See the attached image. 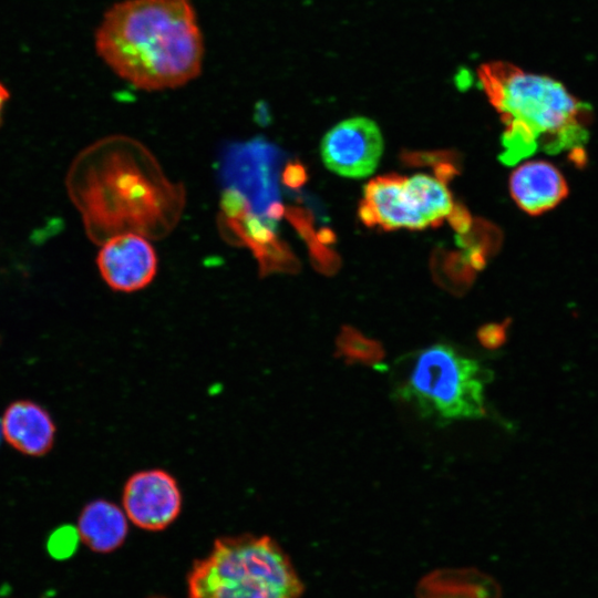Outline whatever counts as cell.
I'll use <instances>...</instances> for the list:
<instances>
[{
  "label": "cell",
  "mask_w": 598,
  "mask_h": 598,
  "mask_svg": "<svg viewBox=\"0 0 598 598\" xmlns=\"http://www.w3.org/2000/svg\"><path fill=\"white\" fill-rule=\"evenodd\" d=\"M509 190L524 212L537 215L557 205L566 196L567 185L555 166L544 161H532L512 173Z\"/></svg>",
  "instance_id": "cell-10"
},
{
  "label": "cell",
  "mask_w": 598,
  "mask_h": 598,
  "mask_svg": "<svg viewBox=\"0 0 598 598\" xmlns=\"http://www.w3.org/2000/svg\"><path fill=\"white\" fill-rule=\"evenodd\" d=\"M334 355L346 364L380 368L385 358L382 343L369 338L353 327L344 326L336 338Z\"/></svg>",
  "instance_id": "cell-13"
},
{
  "label": "cell",
  "mask_w": 598,
  "mask_h": 598,
  "mask_svg": "<svg viewBox=\"0 0 598 598\" xmlns=\"http://www.w3.org/2000/svg\"><path fill=\"white\" fill-rule=\"evenodd\" d=\"M383 153V137L371 118L355 116L332 126L322 137L320 155L326 167L349 178L370 176Z\"/></svg>",
  "instance_id": "cell-5"
},
{
  "label": "cell",
  "mask_w": 598,
  "mask_h": 598,
  "mask_svg": "<svg viewBox=\"0 0 598 598\" xmlns=\"http://www.w3.org/2000/svg\"><path fill=\"white\" fill-rule=\"evenodd\" d=\"M481 87L499 113L505 131L548 153L578 147L587 133L589 107L550 76L526 72L507 62H488L477 70Z\"/></svg>",
  "instance_id": "cell-2"
},
{
  "label": "cell",
  "mask_w": 598,
  "mask_h": 598,
  "mask_svg": "<svg viewBox=\"0 0 598 598\" xmlns=\"http://www.w3.org/2000/svg\"><path fill=\"white\" fill-rule=\"evenodd\" d=\"M403 188L412 207L427 226L441 225L454 207L448 189L437 177L425 174L404 177Z\"/></svg>",
  "instance_id": "cell-12"
},
{
  "label": "cell",
  "mask_w": 598,
  "mask_h": 598,
  "mask_svg": "<svg viewBox=\"0 0 598 598\" xmlns=\"http://www.w3.org/2000/svg\"><path fill=\"white\" fill-rule=\"evenodd\" d=\"M122 508L138 528L162 530L178 517L182 492L175 477L164 470L138 471L124 484Z\"/></svg>",
  "instance_id": "cell-6"
},
{
  "label": "cell",
  "mask_w": 598,
  "mask_h": 598,
  "mask_svg": "<svg viewBox=\"0 0 598 598\" xmlns=\"http://www.w3.org/2000/svg\"><path fill=\"white\" fill-rule=\"evenodd\" d=\"M403 178L394 174L383 175L364 185L358 210L363 224L370 227L378 225L384 230H419L427 227L409 202Z\"/></svg>",
  "instance_id": "cell-8"
},
{
  "label": "cell",
  "mask_w": 598,
  "mask_h": 598,
  "mask_svg": "<svg viewBox=\"0 0 598 598\" xmlns=\"http://www.w3.org/2000/svg\"><path fill=\"white\" fill-rule=\"evenodd\" d=\"M80 542V535L75 526L62 525L50 534L47 550L52 558L64 560L73 556Z\"/></svg>",
  "instance_id": "cell-14"
},
{
  "label": "cell",
  "mask_w": 598,
  "mask_h": 598,
  "mask_svg": "<svg viewBox=\"0 0 598 598\" xmlns=\"http://www.w3.org/2000/svg\"><path fill=\"white\" fill-rule=\"evenodd\" d=\"M9 97H10V93L8 91V87L2 82H0V122H1L4 105L8 102Z\"/></svg>",
  "instance_id": "cell-17"
},
{
  "label": "cell",
  "mask_w": 598,
  "mask_h": 598,
  "mask_svg": "<svg viewBox=\"0 0 598 598\" xmlns=\"http://www.w3.org/2000/svg\"><path fill=\"white\" fill-rule=\"evenodd\" d=\"M448 220L451 225L458 231H466L470 227V216L468 213L462 206L453 207L451 214L448 215Z\"/></svg>",
  "instance_id": "cell-16"
},
{
  "label": "cell",
  "mask_w": 598,
  "mask_h": 598,
  "mask_svg": "<svg viewBox=\"0 0 598 598\" xmlns=\"http://www.w3.org/2000/svg\"><path fill=\"white\" fill-rule=\"evenodd\" d=\"M509 320L503 322L486 323L478 328L476 332L480 344L487 350H496L501 348L507 338Z\"/></svg>",
  "instance_id": "cell-15"
},
{
  "label": "cell",
  "mask_w": 598,
  "mask_h": 598,
  "mask_svg": "<svg viewBox=\"0 0 598 598\" xmlns=\"http://www.w3.org/2000/svg\"><path fill=\"white\" fill-rule=\"evenodd\" d=\"M400 363L392 394L422 416L451 422L486 415L484 389L491 372L475 359L435 343Z\"/></svg>",
  "instance_id": "cell-4"
},
{
  "label": "cell",
  "mask_w": 598,
  "mask_h": 598,
  "mask_svg": "<svg viewBox=\"0 0 598 598\" xmlns=\"http://www.w3.org/2000/svg\"><path fill=\"white\" fill-rule=\"evenodd\" d=\"M96 262L107 286L122 292L145 288L157 271L153 246L134 233H121L107 239L97 254Z\"/></svg>",
  "instance_id": "cell-7"
},
{
  "label": "cell",
  "mask_w": 598,
  "mask_h": 598,
  "mask_svg": "<svg viewBox=\"0 0 598 598\" xmlns=\"http://www.w3.org/2000/svg\"><path fill=\"white\" fill-rule=\"evenodd\" d=\"M2 437L21 454L40 457L54 445L56 427L50 413L31 400H17L0 420Z\"/></svg>",
  "instance_id": "cell-9"
},
{
  "label": "cell",
  "mask_w": 598,
  "mask_h": 598,
  "mask_svg": "<svg viewBox=\"0 0 598 598\" xmlns=\"http://www.w3.org/2000/svg\"><path fill=\"white\" fill-rule=\"evenodd\" d=\"M2 434H1V426H0V439H1Z\"/></svg>",
  "instance_id": "cell-18"
},
{
  "label": "cell",
  "mask_w": 598,
  "mask_h": 598,
  "mask_svg": "<svg viewBox=\"0 0 598 598\" xmlns=\"http://www.w3.org/2000/svg\"><path fill=\"white\" fill-rule=\"evenodd\" d=\"M80 540L92 551L107 554L121 547L128 533V518L116 504L99 498L87 503L78 517Z\"/></svg>",
  "instance_id": "cell-11"
},
{
  "label": "cell",
  "mask_w": 598,
  "mask_h": 598,
  "mask_svg": "<svg viewBox=\"0 0 598 598\" xmlns=\"http://www.w3.org/2000/svg\"><path fill=\"white\" fill-rule=\"evenodd\" d=\"M189 598H299L302 582L288 555L269 536L216 539L188 575Z\"/></svg>",
  "instance_id": "cell-3"
},
{
  "label": "cell",
  "mask_w": 598,
  "mask_h": 598,
  "mask_svg": "<svg viewBox=\"0 0 598 598\" xmlns=\"http://www.w3.org/2000/svg\"><path fill=\"white\" fill-rule=\"evenodd\" d=\"M97 55L143 91L183 86L202 72L205 44L190 0H122L100 22Z\"/></svg>",
  "instance_id": "cell-1"
}]
</instances>
